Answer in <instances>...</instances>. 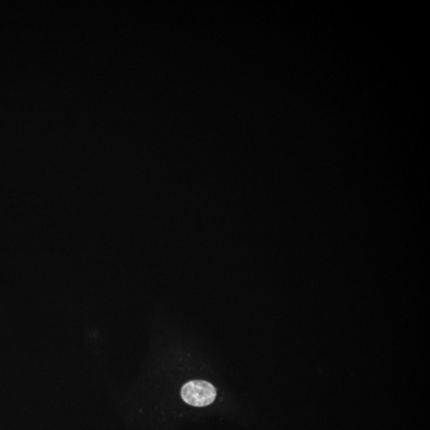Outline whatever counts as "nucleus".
Here are the masks:
<instances>
[{
  "label": "nucleus",
  "mask_w": 430,
  "mask_h": 430,
  "mask_svg": "<svg viewBox=\"0 0 430 430\" xmlns=\"http://www.w3.org/2000/svg\"><path fill=\"white\" fill-rule=\"evenodd\" d=\"M217 392L212 384L203 380H193L184 384L181 397L184 402L195 407H204L212 404Z\"/></svg>",
  "instance_id": "1"
}]
</instances>
